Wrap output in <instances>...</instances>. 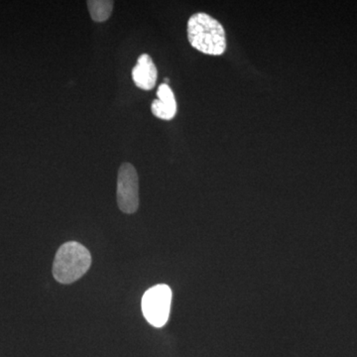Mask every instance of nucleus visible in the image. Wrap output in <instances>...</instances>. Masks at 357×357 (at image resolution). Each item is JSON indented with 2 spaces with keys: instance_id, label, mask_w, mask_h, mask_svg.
I'll use <instances>...</instances> for the list:
<instances>
[{
  "instance_id": "obj_1",
  "label": "nucleus",
  "mask_w": 357,
  "mask_h": 357,
  "mask_svg": "<svg viewBox=\"0 0 357 357\" xmlns=\"http://www.w3.org/2000/svg\"><path fill=\"white\" fill-rule=\"evenodd\" d=\"M187 34L192 48L208 56H222L227 48V33L210 14L197 13L188 20Z\"/></svg>"
},
{
  "instance_id": "obj_2",
  "label": "nucleus",
  "mask_w": 357,
  "mask_h": 357,
  "mask_svg": "<svg viewBox=\"0 0 357 357\" xmlns=\"http://www.w3.org/2000/svg\"><path fill=\"white\" fill-rule=\"evenodd\" d=\"M91 264L88 249L81 243L70 241L59 248L53 263V276L62 284H72L83 277Z\"/></svg>"
},
{
  "instance_id": "obj_3",
  "label": "nucleus",
  "mask_w": 357,
  "mask_h": 357,
  "mask_svg": "<svg viewBox=\"0 0 357 357\" xmlns=\"http://www.w3.org/2000/svg\"><path fill=\"white\" fill-rule=\"evenodd\" d=\"M172 290L168 285L160 284L148 289L141 302L143 314L148 323L155 328L165 326L170 314Z\"/></svg>"
},
{
  "instance_id": "obj_4",
  "label": "nucleus",
  "mask_w": 357,
  "mask_h": 357,
  "mask_svg": "<svg viewBox=\"0 0 357 357\" xmlns=\"http://www.w3.org/2000/svg\"><path fill=\"white\" fill-rule=\"evenodd\" d=\"M117 204L122 213H136L139 206V178L130 163H123L117 175Z\"/></svg>"
},
{
  "instance_id": "obj_5",
  "label": "nucleus",
  "mask_w": 357,
  "mask_h": 357,
  "mask_svg": "<svg viewBox=\"0 0 357 357\" xmlns=\"http://www.w3.org/2000/svg\"><path fill=\"white\" fill-rule=\"evenodd\" d=\"M158 77V70L153 60L148 54H142L137 64L132 70V79L135 86L143 91H151L155 88Z\"/></svg>"
},
{
  "instance_id": "obj_6",
  "label": "nucleus",
  "mask_w": 357,
  "mask_h": 357,
  "mask_svg": "<svg viewBox=\"0 0 357 357\" xmlns=\"http://www.w3.org/2000/svg\"><path fill=\"white\" fill-rule=\"evenodd\" d=\"M158 100L152 102V114L162 121H172L177 114V102L172 89L168 84H161L157 91Z\"/></svg>"
},
{
  "instance_id": "obj_7",
  "label": "nucleus",
  "mask_w": 357,
  "mask_h": 357,
  "mask_svg": "<svg viewBox=\"0 0 357 357\" xmlns=\"http://www.w3.org/2000/svg\"><path fill=\"white\" fill-rule=\"evenodd\" d=\"M91 20L95 22H105L114 10V1L109 0H89L86 2Z\"/></svg>"
}]
</instances>
